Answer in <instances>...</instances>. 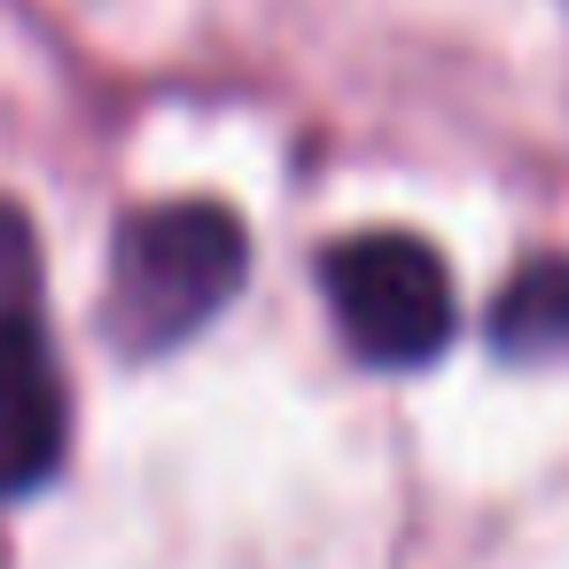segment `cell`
<instances>
[{"label":"cell","mask_w":569,"mask_h":569,"mask_svg":"<svg viewBox=\"0 0 569 569\" xmlns=\"http://www.w3.org/2000/svg\"><path fill=\"white\" fill-rule=\"evenodd\" d=\"M250 273V234L227 203H149L118 219L110 242V297H102V328L126 359H157L180 351L188 336H203L234 289Z\"/></svg>","instance_id":"1"},{"label":"cell","mask_w":569,"mask_h":569,"mask_svg":"<svg viewBox=\"0 0 569 569\" xmlns=\"http://www.w3.org/2000/svg\"><path fill=\"white\" fill-rule=\"evenodd\" d=\"M320 297L367 367H429L452 343V266L398 227H359L320 258Z\"/></svg>","instance_id":"2"},{"label":"cell","mask_w":569,"mask_h":569,"mask_svg":"<svg viewBox=\"0 0 569 569\" xmlns=\"http://www.w3.org/2000/svg\"><path fill=\"white\" fill-rule=\"evenodd\" d=\"M71 406L32 305H0V499H24L63 468Z\"/></svg>","instance_id":"3"},{"label":"cell","mask_w":569,"mask_h":569,"mask_svg":"<svg viewBox=\"0 0 569 569\" xmlns=\"http://www.w3.org/2000/svg\"><path fill=\"white\" fill-rule=\"evenodd\" d=\"M491 351L515 367H553L569 359V258H530L499 281L491 320H483Z\"/></svg>","instance_id":"4"},{"label":"cell","mask_w":569,"mask_h":569,"mask_svg":"<svg viewBox=\"0 0 569 569\" xmlns=\"http://www.w3.org/2000/svg\"><path fill=\"white\" fill-rule=\"evenodd\" d=\"M0 305H32V234L0 203Z\"/></svg>","instance_id":"5"}]
</instances>
